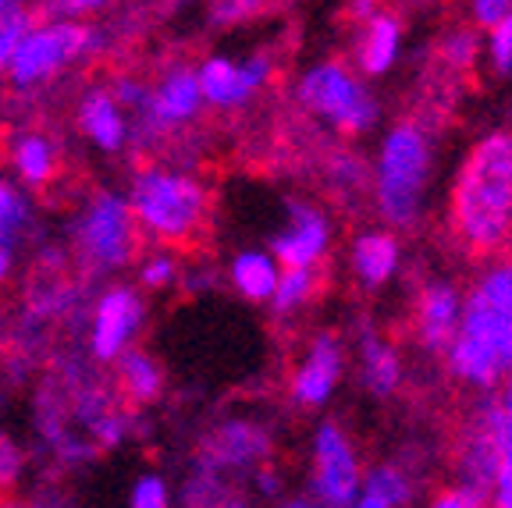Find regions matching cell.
<instances>
[{
  "label": "cell",
  "instance_id": "ba28073f",
  "mask_svg": "<svg viewBox=\"0 0 512 508\" xmlns=\"http://www.w3.org/2000/svg\"><path fill=\"white\" fill-rule=\"evenodd\" d=\"M360 448L338 420H320L310 437V498L317 508H349L363 491Z\"/></svg>",
  "mask_w": 512,
  "mask_h": 508
},
{
  "label": "cell",
  "instance_id": "836d02e7",
  "mask_svg": "<svg viewBox=\"0 0 512 508\" xmlns=\"http://www.w3.org/2000/svg\"><path fill=\"white\" fill-rule=\"evenodd\" d=\"M495 402V416H498V441H502V459L512 455V374L502 381V388L491 395Z\"/></svg>",
  "mask_w": 512,
  "mask_h": 508
},
{
  "label": "cell",
  "instance_id": "60d3db41",
  "mask_svg": "<svg viewBox=\"0 0 512 508\" xmlns=\"http://www.w3.org/2000/svg\"><path fill=\"white\" fill-rule=\"evenodd\" d=\"M253 487L260 494H264V498H281V491H285V480H281L278 469H274L271 462H267V466H260L253 473Z\"/></svg>",
  "mask_w": 512,
  "mask_h": 508
},
{
  "label": "cell",
  "instance_id": "d4e9b609",
  "mask_svg": "<svg viewBox=\"0 0 512 508\" xmlns=\"http://www.w3.org/2000/svg\"><path fill=\"white\" fill-rule=\"evenodd\" d=\"M438 61L445 64L452 75H466L480 64V32L470 22L448 25L438 36V47H434Z\"/></svg>",
  "mask_w": 512,
  "mask_h": 508
},
{
  "label": "cell",
  "instance_id": "f6af8a7d",
  "mask_svg": "<svg viewBox=\"0 0 512 508\" xmlns=\"http://www.w3.org/2000/svg\"><path fill=\"white\" fill-rule=\"evenodd\" d=\"M502 128L512 135V100H509V107H505V125H502Z\"/></svg>",
  "mask_w": 512,
  "mask_h": 508
},
{
  "label": "cell",
  "instance_id": "5bb4252c",
  "mask_svg": "<svg viewBox=\"0 0 512 508\" xmlns=\"http://www.w3.org/2000/svg\"><path fill=\"white\" fill-rule=\"evenodd\" d=\"M463 317V285L448 274H431L413 295V342L424 356H445Z\"/></svg>",
  "mask_w": 512,
  "mask_h": 508
},
{
  "label": "cell",
  "instance_id": "e0dca14e",
  "mask_svg": "<svg viewBox=\"0 0 512 508\" xmlns=\"http://www.w3.org/2000/svg\"><path fill=\"white\" fill-rule=\"evenodd\" d=\"M203 111L200 82H196V68L189 64H171L168 72L160 75L157 86H150V104L139 114V125L150 132H171L189 121H196Z\"/></svg>",
  "mask_w": 512,
  "mask_h": 508
},
{
  "label": "cell",
  "instance_id": "ee69618b",
  "mask_svg": "<svg viewBox=\"0 0 512 508\" xmlns=\"http://www.w3.org/2000/svg\"><path fill=\"white\" fill-rule=\"evenodd\" d=\"M278 508H317V505H313L310 494H296V498H285V501H281Z\"/></svg>",
  "mask_w": 512,
  "mask_h": 508
},
{
  "label": "cell",
  "instance_id": "f546056e",
  "mask_svg": "<svg viewBox=\"0 0 512 508\" xmlns=\"http://www.w3.org/2000/svg\"><path fill=\"white\" fill-rule=\"evenodd\" d=\"M32 22H36V18H32V11L25 8V4H15L8 15L0 18V75H8L11 54H15L18 40H22L25 32H29Z\"/></svg>",
  "mask_w": 512,
  "mask_h": 508
},
{
  "label": "cell",
  "instance_id": "7a4b0ae2",
  "mask_svg": "<svg viewBox=\"0 0 512 508\" xmlns=\"http://www.w3.org/2000/svg\"><path fill=\"white\" fill-rule=\"evenodd\" d=\"M445 374L477 398L512 374V253L484 260L463 285V317L448 345Z\"/></svg>",
  "mask_w": 512,
  "mask_h": 508
},
{
  "label": "cell",
  "instance_id": "44dd1931",
  "mask_svg": "<svg viewBox=\"0 0 512 508\" xmlns=\"http://www.w3.org/2000/svg\"><path fill=\"white\" fill-rule=\"evenodd\" d=\"M278 278H281V267L274 263V256L267 249H239L228 260V285L246 302L267 306L274 288H278Z\"/></svg>",
  "mask_w": 512,
  "mask_h": 508
},
{
  "label": "cell",
  "instance_id": "7402d4cb",
  "mask_svg": "<svg viewBox=\"0 0 512 508\" xmlns=\"http://www.w3.org/2000/svg\"><path fill=\"white\" fill-rule=\"evenodd\" d=\"M114 366H118V388L128 402L132 405L157 402L160 391H164V370H160V363L150 356V352L132 345V349L121 352V356L114 359Z\"/></svg>",
  "mask_w": 512,
  "mask_h": 508
},
{
  "label": "cell",
  "instance_id": "1f68e13d",
  "mask_svg": "<svg viewBox=\"0 0 512 508\" xmlns=\"http://www.w3.org/2000/svg\"><path fill=\"white\" fill-rule=\"evenodd\" d=\"M178 278H182V270H178V260L171 253H153L150 260H143V270H139V281H143V288H150V292L175 285Z\"/></svg>",
  "mask_w": 512,
  "mask_h": 508
},
{
  "label": "cell",
  "instance_id": "7bdbcfd3",
  "mask_svg": "<svg viewBox=\"0 0 512 508\" xmlns=\"http://www.w3.org/2000/svg\"><path fill=\"white\" fill-rule=\"evenodd\" d=\"M11 267H15V253H8V249H0V285L11 278Z\"/></svg>",
  "mask_w": 512,
  "mask_h": 508
},
{
  "label": "cell",
  "instance_id": "d590c367",
  "mask_svg": "<svg viewBox=\"0 0 512 508\" xmlns=\"http://www.w3.org/2000/svg\"><path fill=\"white\" fill-rule=\"evenodd\" d=\"M512 11V0H473L470 4V25L477 32H488Z\"/></svg>",
  "mask_w": 512,
  "mask_h": 508
},
{
  "label": "cell",
  "instance_id": "74e56055",
  "mask_svg": "<svg viewBox=\"0 0 512 508\" xmlns=\"http://www.w3.org/2000/svg\"><path fill=\"white\" fill-rule=\"evenodd\" d=\"M427 508H488V505H484L477 494L463 491V487H456V484H448V487H441L431 501H427Z\"/></svg>",
  "mask_w": 512,
  "mask_h": 508
},
{
  "label": "cell",
  "instance_id": "4dcf8cb0",
  "mask_svg": "<svg viewBox=\"0 0 512 508\" xmlns=\"http://www.w3.org/2000/svg\"><path fill=\"white\" fill-rule=\"evenodd\" d=\"M128 508H171V487L160 473H143L128 491Z\"/></svg>",
  "mask_w": 512,
  "mask_h": 508
},
{
  "label": "cell",
  "instance_id": "ac0fdd59",
  "mask_svg": "<svg viewBox=\"0 0 512 508\" xmlns=\"http://www.w3.org/2000/svg\"><path fill=\"white\" fill-rule=\"evenodd\" d=\"M349 274L363 292H384L402 274V239L381 224L360 228L349 239Z\"/></svg>",
  "mask_w": 512,
  "mask_h": 508
},
{
  "label": "cell",
  "instance_id": "ab89813d",
  "mask_svg": "<svg viewBox=\"0 0 512 508\" xmlns=\"http://www.w3.org/2000/svg\"><path fill=\"white\" fill-rule=\"evenodd\" d=\"M260 4H253V0H235V4H214L210 8V18H214L217 25H232L239 22L242 15H260Z\"/></svg>",
  "mask_w": 512,
  "mask_h": 508
},
{
  "label": "cell",
  "instance_id": "2e32d148",
  "mask_svg": "<svg viewBox=\"0 0 512 508\" xmlns=\"http://www.w3.org/2000/svg\"><path fill=\"white\" fill-rule=\"evenodd\" d=\"M143 324H146L143 295L128 285H111L96 299L93 320H89V352H93V359L114 363L121 352L132 349Z\"/></svg>",
  "mask_w": 512,
  "mask_h": 508
},
{
  "label": "cell",
  "instance_id": "8d00e7d4",
  "mask_svg": "<svg viewBox=\"0 0 512 508\" xmlns=\"http://www.w3.org/2000/svg\"><path fill=\"white\" fill-rule=\"evenodd\" d=\"M488 508H512V455L498 462V473L488 491Z\"/></svg>",
  "mask_w": 512,
  "mask_h": 508
},
{
  "label": "cell",
  "instance_id": "cb8c5ba5",
  "mask_svg": "<svg viewBox=\"0 0 512 508\" xmlns=\"http://www.w3.org/2000/svg\"><path fill=\"white\" fill-rule=\"evenodd\" d=\"M182 508H249V494L239 480L196 469L182 487Z\"/></svg>",
  "mask_w": 512,
  "mask_h": 508
},
{
  "label": "cell",
  "instance_id": "d6986e66",
  "mask_svg": "<svg viewBox=\"0 0 512 508\" xmlns=\"http://www.w3.org/2000/svg\"><path fill=\"white\" fill-rule=\"evenodd\" d=\"M356 377H360L363 391L374 395L377 402L395 398L406 384V359H402L399 345L374 324H363L356 331Z\"/></svg>",
  "mask_w": 512,
  "mask_h": 508
},
{
  "label": "cell",
  "instance_id": "f1b7e54d",
  "mask_svg": "<svg viewBox=\"0 0 512 508\" xmlns=\"http://www.w3.org/2000/svg\"><path fill=\"white\" fill-rule=\"evenodd\" d=\"M480 61L495 79H512V11L488 32H480Z\"/></svg>",
  "mask_w": 512,
  "mask_h": 508
},
{
  "label": "cell",
  "instance_id": "f35d334b",
  "mask_svg": "<svg viewBox=\"0 0 512 508\" xmlns=\"http://www.w3.org/2000/svg\"><path fill=\"white\" fill-rule=\"evenodd\" d=\"M22 473V452L8 434H0V487H8Z\"/></svg>",
  "mask_w": 512,
  "mask_h": 508
},
{
  "label": "cell",
  "instance_id": "d6a6232c",
  "mask_svg": "<svg viewBox=\"0 0 512 508\" xmlns=\"http://www.w3.org/2000/svg\"><path fill=\"white\" fill-rule=\"evenodd\" d=\"M111 96L121 111L125 114L132 111L139 118V114L146 111V104H150V86H146L143 79H136V75H118L111 86Z\"/></svg>",
  "mask_w": 512,
  "mask_h": 508
},
{
  "label": "cell",
  "instance_id": "7c38bea8",
  "mask_svg": "<svg viewBox=\"0 0 512 508\" xmlns=\"http://www.w3.org/2000/svg\"><path fill=\"white\" fill-rule=\"evenodd\" d=\"M274 448V437L267 423L253 420V416H232L221 420L200 445V466L203 473H217V477H239V473H256L267 466Z\"/></svg>",
  "mask_w": 512,
  "mask_h": 508
},
{
  "label": "cell",
  "instance_id": "ffe728a7",
  "mask_svg": "<svg viewBox=\"0 0 512 508\" xmlns=\"http://www.w3.org/2000/svg\"><path fill=\"white\" fill-rule=\"evenodd\" d=\"M79 128L96 150L118 153L128 146V114L114 104L111 89H89L79 100Z\"/></svg>",
  "mask_w": 512,
  "mask_h": 508
},
{
  "label": "cell",
  "instance_id": "4316f807",
  "mask_svg": "<svg viewBox=\"0 0 512 508\" xmlns=\"http://www.w3.org/2000/svg\"><path fill=\"white\" fill-rule=\"evenodd\" d=\"M328 185L352 203L370 196V160H363L356 150H335L328 160Z\"/></svg>",
  "mask_w": 512,
  "mask_h": 508
},
{
  "label": "cell",
  "instance_id": "9a60e30c",
  "mask_svg": "<svg viewBox=\"0 0 512 508\" xmlns=\"http://www.w3.org/2000/svg\"><path fill=\"white\" fill-rule=\"evenodd\" d=\"M360 29L352 40V72L360 79H384L392 75L406 50V22L402 15L377 4H356L352 8Z\"/></svg>",
  "mask_w": 512,
  "mask_h": 508
},
{
  "label": "cell",
  "instance_id": "8fae6325",
  "mask_svg": "<svg viewBox=\"0 0 512 508\" xmlns=\"http://www.w3.org/2000/svg\"><path fill=\"white\" fill-rule=\"evenodd\" d=\"M502 462V441H498V416L491 395L477 398L456 437V487L477 494L488 505L491 480Z\"/></svg>",
  "mask_w": 512,
  "mask_h": 508
},
{
  "label": "cell",
  "instance_id": "b9f144b4",
  "mask_svg": "<svg viewBox=\"0 0 512 508\" xmlns=\"http://www.w3.org/2000/svg\"><path fill=\"white\" fill-rule=\"evenodd\" d=\"M349 508H395L388 498H381L377 491H370V487H363L360 494H356V501H352Z\"/></svg>",
  "mask_w": 512,
  "mask_h": 508
},
{
  "label": "cell",
  "instance_id": "603a6c76",
  "mask_svg": "<svg viewBox=\"0 0 512 508\" xmlns=\"http://www.w3.org/2000/svg\"><path fill=\"white\" fill-rule=\"evenodd\" d=\"M11 167L32 189L50 185L57 175V146L43 132H18L11 139Z\"/></svg>",
  "mask_w": 512,
  "mask_h": 508
},
{
  "label": "cell",
  "instance_id": "52a82bcc",
  "mask_svg": "<svg viewBox=\"0 0 512 508\" xmlns=\"http://www.w3.org/2000/svg\"><path fill=\"white\" fill-rule=\"evenodd\" d=\"M136 221L125 196L96 189L75 221V249L93 274H114L136 256Z\"/></svg>",
  "mask_w": 512,
  "mask_h": 508
},
{
  "label": "cell",
  "instance_id": "277c9868",
  "mask_svg": "<svg viewBox=\"0 0 512 508\" xmlns=\"http://www.w3.org/2000/svg\"><path fill=\"white\" fill-rule=\"evenodd\" d=\"M125 203L132 210L136 228L168 242V246H178L203 228L210 210V192L200 178L185 175V171L146 164L132 175Z\"/></svg>",
  "mask_w": 512,
  "mask_h": 508
},
{
  "label": "cell",
  "instance_id": "e575fe53",
  "mask_svg": "<svg viewBox=\"0 0 512 508\" xmlns=\"http://www.w3.org/2000/svg\"><path fill=\"white\" fill-rule=\"evenodd\" d=\"M128 427H132V423H128V416L121 413V409H111V413L100 416V420H96L89 430H93V441L100 448H114L128 437Z\"/></svg>",
  "mask_w": 512,
  "mask_h": 508
},
{
  "label": "cell",
  "instance_id": "6da1fadb",
  "mask_svg": "<svg viewBox=\"0 0 512 508\" xmlns=\"http://www.w3.org/2000/svg\"><path fill=\"white\" fill-rule=\"evenodd\" d=\"M445 228L477 260L512 253V135H477L459 160L445 196Z\"/></svg>",
  "mask_w": 512,
  "mask_h": 508
},
{
  "label": "cell",
  "instance_id": "4fadbf2b",
  "mask_svg": "<svg viewBox=\"0 0 512 508\" xmlns=\"http://www.w3.org/2000/svg\"><path fill=\"white\" fill-rule=\"evenodd\" d=\"M345 374H349V349H345L342 334L317 331L310 334V342L288 374V398L299 409H324L342 388Z\"/></svg>",
  "mask_w": 512,
  "mask_h": 508
},
{
  "label": "cell",
  "instance_id": "8992f818",
  "mask_svg": "<svg viewBox=\"0 0 512 508\" xmlns=\"http://www.w3.org/2000/svg\"><path fill=\"white\" fill-rule=\"evenodd\" d=\"M100 47L104 32L89 22H32L11 54L8 79L15 89H36Z\"/></svg>",
  "mask_w": 512,
  "mask_h": 508
},
{
  "label": "cell",
  "instance_id": "3957f363",
  "mask_svg": "<svg viewBox=\"0 0 512 508\" xmlns=\"http://www.w3.org/2000/svg\"><path fill=\"white\" fill-rule=\"evenodd\" d=\"M438 178V132L424 118H399L384 128L370 160V203L388 231H416L431 214Z\"/></svg>",
  "mask_w": 512,
  "mask_h": 508
},
{
  "label": "cell",
  "instance_id": "484cf974",
  "mask_svg": "<svg viewBox=\"0 0 512 508\" xmlns=\"http://www.w3.org/2000/svg\"><path fill=\"white\" fill-rule=\"evenodd\" d=\"M317 270H281V278H278V288H274L271 295V313L281 320L288 317H296V313H303L306 306H310L313 299H317Z\"/></svg>",
  "mask_w": 512,
  "mask_h": 508
},
{
  "label": "cell",
  "instance_id": "5b68a950",
  "mask_svg": "<svg viewBox=\"0 0 512 508\" xmlns=\"http://www.w3.org/2000/svg\"><path fill=\"white\" fill-rule=\"evenodd\" d=\"M296 100L306 114L345 135V139H363L370 135L384 118V107L377 93L367 86V79L352 72V64L338 57L310 64L296 79Z\"/></svg>",
  "mask_w": 512,
  "mask_h": 508
},
{
  "label": "cell",
  "instance_id": "9c48e42d",
  "mask_svg": "<svg viewBox=\"0 0 512 508\" xmlns=\"http://www.w3.org/2000/svg\"><path fill=\"white\" fill-rule=\"evenodd\" d=\"M331 246H335V221L320 203L313 199H288L281 228L271 235L267 253L274 256L281 270H317L328 260Z\"/></svg>",
  "mask_w": 512,
  "mask_h": 508
},
{
  "label": "cell",
  "instance_id": "30bf717a",
  "mask_svg": "<svg viewBox=\"0 0 512 508\" xmlns=\"http://www.w3.org/2000/svg\"><path fill=\"white\" fill-rule=\"evenodd\" d=\"M271 79L274 57L267 50H253L246 57L210 54L196 64L203 107H214V111H239V107L253 104L256 93L271 86Z\"/></svg>",
  "mask_w": 512,
  "mask_h": 508
},
{
  "label": "cell",
  "instance_id": "83f0119b",
  "mask_svg": "<svg viewBox=\"0 0 512 508\" xmlns=\"http://www.w3.org/2000/svg\"><path fill=\"white\" fill-rule=\"evenodd\" d=\"M29 231V199L15 182L0 178V249L15 253Z\"/></svg>",
  "mask_w": 512,
  "mask_h": 508
}]
</instances>
